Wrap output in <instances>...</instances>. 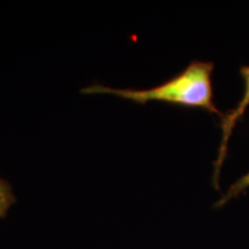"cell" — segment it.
I'll return each mask as SVG.
<instances>
[{"label": "cell", "mask_w": 249, "mask_h": 249, "mask_svg": "<svg viewBox=\"0 0 249 249\" xmlns=\"http://www.w3.org/2000/svg\"><path fill=\"white\" fill-rule=\"evenodd\" d=\"M213 64L209 61H193L181 73L160 86L148 89H121L111 88L103 85H92L81 90L82 93L95 95L107 93L119 98L128 99L138 104H147L149 102H165L185 107H197L219 114L213 103Z\"/></svg>", "instance_id": "obj_1"}, {"label": "cell", "mask_w": 249, "mask_h": 249, "mask_svg": "<svg viewBox=\"0 0 249 249\" xmlns=\"http://www.w3.org/2000/svg\"><path fill=\"white\" fill-rule=\"evenodd\" d=\"M240 74L245 81V92L242 96L241 101L238 105L231 111L223 114L222 118V140H220L219 150H218V157L214 161V171H213V183L218 188V181H219L220 170H222L224 160L227 152V145H229L230 138H231L233 129H234L236 123L244 116L246 108L249 105V66H241Z\"/></svg>", "instance_id": "obj_2"}, {"label": "cell", "mask_w": 249, "mask_h": 249, "mask_svg": "<svg viewBox=\"0 0 249 249\" xmlns=\"http://www.w3.org/2000/svg\"><path fill=\"white\" fill-rule=\"evenodd\" d=\"M248 188H249V171L245 174V176H242L241 178H239L231 187H230L229 191L226 192V194L224 195L222 198H219V201L217 202L216 207H222V205L227 203L230 200H232V198H234L236 196L240 195L241 193L247 191Z\"/></svg>", "instance_id": "obj_3"}, {"label": "cell", "mask_w": 249, "mask_h": 249, "mask_svg": "<svg viewBox=\"0 0 249 249\" xmlns=\"http://www.w3.org/2000/svg\"><path fill=\"white\" fill-rule=\"evenodd\" d=\"M15 203V196L9 183L0 178V219L7 214L8 210Z\"/></svg>", "instance_id": "obj_4"}]
</instances>
